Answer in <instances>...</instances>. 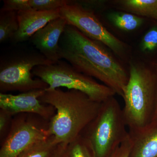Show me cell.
I'll list each match as a JSON object with an SVG mask.
<instances>
[{"label":"cell","mask_w":157,"mask_h":157,"mask_svg":"<svg viewBox=\"0 0 157 157\" xmlns=\"http://www.w3.org/2000/svg\"><path fill=\"white\" fill-rule=\"evenodd\" d=\"M67 25L64 18L59 17L48 22L30 39L38 51L53 64L60 60L59 43Z\"/></svg>","instance_id":"cell-10"},{"label":"cell","mask_w":157,"mask_h":157,"mask_svg":"<svg viewBox=\"0 0 157 157\" xmlns=\"http://www.w3.org/2000/svg\"><path fill=\"white\" fill-rule=\"evenodd\" d=\"M128 132L131 144L129 157H157V120Z\"/></svg>","instance_id":"cell-12"},{"label":"cell","mask_w":157,"mask_h":157,"mask_svg":"<svg viewBox=\"0 0 157 157\" xmlns=\"http://www.w3.org/2000/svg\"><path fill=\"white\" fill-rule=\"evenodd\" d=\"M144 35L140 44L141 52L149 56L157 55V21Z\"/></svg>","instance_id":"cell-18"},{"label":"cell","mask_w":157,"mask_h":157,"mask_svg":"<svg viewBox=\"0 0 157 157\" xmlns=\"http://www.w3.org/2000/svg\"><path fill=\"white\" fill-rule=\"evenodd\" d=\"M39 100L55 108V114L48 122V132L53 136L56 144L64 146L81 134L98 115L102 104L79 91L60 88L46 89Z\"/></svg>","instance_id":"cell-2"},{"label":"cell","mask_w":157,"mask_h":157,"mask_svg":"<svg viewBox=\"0 0 157 157\" xmlns=\"http://www.w3.org/2000/svg\"><path fill=\"white\" fill-rule=\"evenodd\" d=\"M31 9L36 11H49L60 9L70 2L69 0H29Z\"/></svg>","instance_id":"cell-19"},{"label":"cell","mask_w":157,"mask_h":157,"mask_svg":"<svg viewBox=\"0 0 157 157\" xmlns=\"http://www.w3.org/2000/svg\"><path fill=\"white\" fill-rule=\"evenodd\" d=\"M45 91V90H36L17 95L1 93L0 108L11 116L31 113L50 121L56 111L52 106L43 104L39 100Z\"/></svg>","instance_id":"cell-9"},{"label":"cell","mask_w":157,"mask_h":157,"mask_svg":"<svg viewBox=\"0 0 157 157\" xmlns=\"http://www.w3.org/2000/svg\"><path fill=\"white\" fill-rule=\"evenodd\" d=\"M108 19L117 28L125 32L135 31L144 23V18L125 11H113Z\"/></svg>","instance_id":"cell-14"},{"label":"cell","mask_w":157,"mask_h":157,"mask_svg":"<svg viewBox=\"0 0 157 157\" xmlns=\"http://www.w3.org/2000/svg\"><path fill=\"white\" fill-rule=\"evenodd\" d=\"M61 17L67 24L75 27L86 36L102 43L121 59L130 56V47L109 32L94 11L85 8L77 1L70 2L60 9Z\"/></svg>","instance_id":"cell-7"},{"label":"cell","mask_w":157,"mask_h":157,"mask_svg":"<svg viewBox=\"0 0 157 157\" xmlns=\"http://www.w3.org/2000/svg\"><path fill=\"white\" fill-rule=\"evenodd\" d=\"M58 145L52 135L46 140L30 147L17 157H52Z\"/></svg>","instance_id":"cell-16"},{"label":"cell","mask_w":157,"mask_h":157,"mask_svg":"<svg viewBox=\"0 0 157 157\" xmlns=\"http://www.w3.org/2000/svg\"><path fill=\"white\" fill-rule=\"evenodd\" d=\"M1 11H19L31 9L29 0H5Z\"/></svg>","instance_id":"cell-20"},{"label":"cell","mask_w":157,"mask_h":157,"mask_svg":"<svg viewBox=\"0 0 157 157\" xmlns=\"http://www.w3.org/2000/svg\"><path fill=\"white\" fill-rule=\"evenodd\" d=\"M32 73L47 83L48 89L65 87L69 90H76L99 103H103L117 94L112 89L79 72L64 60L36 67Z\"/></svg>","instance_id":"cell-6"},{"label":"cell","mask_w":157,"mask_h":157,"mask_svg":"<svg viewBox=\"0 0 157 157\" xmlns=\"http://www.w3.org/2000/svg\"><path fill=\"white\" fill-rule=\"evenodd\" d=\"M19 29L17 11H1L0 12V42L12 39Z\"/></svg>","instance_id":"cell-15"},{"label":"cell","mask_w":157,"mask_h":157,"mask_svg":"<svg viewBox=\"0 0 157 157\" xmlns=\"http://www.w3.org/2000/svg\"><path fill=\"white\" fill-rule=\"evenodd\" d=\"M153 120H157V98L155 108V110L154 112V115Z\"/></svg>","instance_id":"cell-24"},{"label":"cell","mask_w":157,"mask_h":157,"mask_svg":"<svg viewBox=\"0 0 157 157\" xmlns=\"http://www.w3.org/2000/svg\"><path fill=\"white\" fill-rule=\"evenodd\" d=\"M123 90L125 122L128 131L145 126L153 119L157 98V73L151 65L130 62Z\"/></svg>","instance_id":"cell-3"},{"label":"cell","mask_w":157,"mask_h":157,"mask_svg":"<svg viewBox=\"0 0 157 157\" xmlns=\"http://www.w3.org/2000/svg\"><path fill=\"white\" fill-rule=\"evenodd\" d=\"M122 108L115 97L101 104L98 115L80 135L89 141L96 157H109L129 136Z\"/></svg>","instance_id":"cell-4"},{"label":"cell","mask_w":157,"mask_h":157,"mask_svg":"<svg viewBox=\"0 0 157 157\" xmlns=\"http://www.w3.org/2000/svg\"><path fill=\"white\" fill-rule=\"evenodd\" d=\"M53 64L38 51L13 52L1 58L0 90L1 93L17 91L26 92L45 90L48 85L42 79L33 78L32 71L40 66Z\"/></svg>","instance_id":"cell-5"},{"label":"cell","mask_w":157,"mask_h":157,"mask_svg":"<svg viewBox=\"0 0 157 157\" xmlns=\"http://www.w3.org/2000/svg\"><path fill=\"white\" fill-rule=\"evenodd\" d=\"M12 116L2 109L0 110V135L1 139L5 136L4 135L7 132L9 125H11Z\"/></svg>","instance_id":"cell-22"},{"label":"cell","mask_w":157,"mask_h":157,"mask_svg":"<svg viewBox=\"0 0 157 157\" xmlns=\"http://www.w3.org/2000/svg\"><path fill=\"white\" fill-rule=\"evenodd\" d=\"M67 147L62 144H58L52 157H69Z\"/></svg>","instance_id":"cell-23"},{"label":"cell","mask_w":157,"mask_h":157,"mask_svg":"<svg viewBox=\"0 0 157 157\" xmlns=\"http://www.w3.org/2000/svg\"><path fill=\"white\" fill-rule=\"evenodd\" d=\"M150 64L151 65L152 67H153V68H154V69L157 73V60L156 61L151 63Z\"/></svg>","instance_id":"cell-25"},{"label":"cell","mask_w":157,"mask_h":157,"mask_svg":"<svg viewBox=\"0 0 157 157\" xmlns=\"http://www.w3.org/2000/svg\"><path fill=\"white\" fill-rule=\"evenodd\" d=\"M113 3L121 11L157 21V0H117Z\"/></svg>","instance_id":"cell-13"},{"label":"cell","mask_w":157,"mask_h":157,"mask_svg":"<svg viewBox=\"0 0 157 157\" xmlns=\"http://www.w3.org/2000/svg\"><path fill=\"white\" fill-rule=\"evenodd\" d=\"M30 113H20L11 122L9 133L0 149V157H17L35 144L50 137L48 125L33 117ZM44 120V119H43Z\"/></svg>","instance_id":"cell-8"},{"label":"cell","mask_w":157,"mask_h":157,"mask_svg":"<svg viewBox=\"0 0 157 157\" xmlns=\"http://www.w3.org/2000/svg\"><path fill=\"white\" fill-rule=\"evenodd\" d=\"M17 13L19 29L11 39L14 43L27 41L48 22L61 17L60 9L49 11L30 9Z\"/></svg>","instance_id":"cell-11"},{"label":"cell","mask_w":157,"mask_h":157,"mask_svg":"<svg viewBox=\"0 0 157 157\" xmlns=\"http://www.w3.org/2000/svg\"><path fill=\"white\" fill-rule=\"evenodd\" d=\"M67 148L69 157H96L89 141L81 135L69 144Z\"/></svg>","instance_id":"cell-17"},{"label":"cell","mask_w":157,"mask_h":157,"mask_svg":"<svg viewBox=\"0 0 157 157\" xmlns=\"http://www.w3.org/2000/svg\"><path fill=\"white\" fill-rule=\"evenodd\" d=\"M60 60L81 73L97 79L123 95L129 72L107 47L67 25L59 43Z\"/></svg>","instance_id":"cell-1"},{"label":"cell","mask_w":157,"mask_h":157,"mask_svg":"<svg viewBox=\"0 0 157 157\" xmlns=\"http://www.w3.org/2000/svg\"><path fill=\"white\" fill-rule=\"evenodd\" d=\"M131 148V141L129 135L126 140L121 144L109 157H129Z\"/></svg>","instance_id":"cell-21"}]
</instances>
